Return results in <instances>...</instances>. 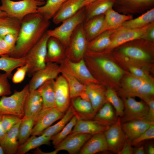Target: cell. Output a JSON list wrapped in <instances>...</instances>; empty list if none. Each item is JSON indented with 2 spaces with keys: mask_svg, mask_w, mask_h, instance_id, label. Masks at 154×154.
<instances>
[{
  "mask_svg": "<svg viewBox=\"0 0 154 154\" xmlns=\"http://www.w3.org/2000/svg\"><path fill=\"white\" fill-rule=\"evenodd\" d=\"M123 94L127 97L137 96L143 100L153 97L154 86L152 80H148L133 75L128 76L123 82Z\"/></svg>",
  "mask_w": 154,
  "mask_h": 154,
  "instance_id": "obj_6",
  "label": "cell"
},
{
  "mask_svg": "<svg viewBox=\"0 0 154 154\" xmlns=\"http://www.w3.org/2000/svg\"><path fill=\"white\" fill-rule=\"evenodd\" d=\"M28 70V66L27 64L18 67L12 77V82L15 84L22 82L27 74Z\"/></svg>",
  "mask_w": 154,
  "mask_h": 154,
  "instance_id": "obj_47",
  "label": "cell"
},
{
  "mask_svg": "<svg viewBox=\"0 0 154 154\" xmlns=\"http://www.w3.org/2000/svg\"><path fill=\"white\" fill-rule=\"evenodd\" d=\"M153 124H154V122L145 119L137 120L121 123V126L126 136L132 141Z\"/></svg>",
  "mask_w": 154,
  "mask_h": 154,
  "instance_id": "obj_19",
  "label": "cell"
},
{
  "mask_svg": "<svg viewBox=\"0 0 154 154\" xmlns=\"http://www.w3.org/2000/svg\"><path fill=\"white\" fill-rule=\"evenodd\" d=\"M18 35V33H11L5 35L3 38L11 47L13 50L17 42Z\"/></svg>",
  "mask_w": 154,
  "mask_h": 154,
  "instance_id": "obj_51",
  "label": "cell"
},
{
  "mask_svg": "<svg viewBox=\"0 0 154 154\" xmlns=\"http://www.w3.org/2000/svg\"><path fill=\"white\" fill-rule=\"evenodd\" d=\"M43 107L42 97L37 90L30 91L25 106V115L23 118L37 116Z\"/></svg>",
  "mask_w": 154,
  "mask_h": 154,
  "instance_id": "obj_20",
  "label": "cell"
},
{
  "mask_svg": "<svg viewBox=\"0 0 154 154\" xmlns=\"http://www.w3.org/2000/svg\"><path fill=\"white\" fill-rule=\"evenodd\" d=\"M9 76L5 72L0 74V96H6L11 93V87L8 79Z\"/></svg>",
  "mask_w": 154,
  "mask_h": 154,
  "instance_id": "obj_46",
  "label": "cell"
},
{
  "mask_svg": "<svg viewBox=\"0 0 154 154\" xmlns=\"http://www.w3.org/2000/svg\"><path fill=\"white\" fill-rule=\"evenodd\" d=\"M104 15V23L101 33L107 31L117 29L132 17L130 15L119 14L112 8L107 11Z\"/></svg>",
  "mask_w": 154,
  "mask_h": 154,
  "instance_id": "obj_22",
  "label": "cell"
},
{
  "mask_svg": "<svg viewBox=\"0 0 154 154\" xmlns=\"http://www.w3.org/2000/svg\"><path fill=\"white\" fill-rule=\"evenodd\" d=\"M133 153L135 154H144L145 151L143 146L142 145L138 148L133 152Z\"/></svg>",
  "mask_w": 154,
  "mask_h": 154,
  "instance_id": "obj_55",
  "label": "cell"
},
{
  "mask_svg": "<svg viewBox=\"0 0 154 154\" xmlns=\"http://www.w3.org/2000/svg\"><path fill=\"white\" fill-rule=\"evenodd\" d=\"M110 126L105 123L95 119H78L70 134L84 133L92 135L97 133H104Z\"/></svg>",
  "mask_w": 154,
  "mask_h": 154,
  "instance_id": "obj_15",
  "label": "cell"
},
{
  "mask_svg": "<svg viewBox=\"0 0 154 154\" xmlns=\"http://www.w3.org/2000/svg\"><path fill=\"white\" fill-rule=\"evenodd\" d=\"M151 27L149 29L144 37L146 36L149 39L153 40L154 39V29L153 27Z\"/></svg>",
  "mask_w": 154,
  "mask_h": 154,
  "instance_id": "obj_53",
  "label": "cell"
},
{
  "mask_svg": "<svg viewBox=\"0 0 154 154\" xmlns=\"http://www.w3.org/2000/svg\"><path fill=\"white\" fill-rule=\"evenodd\" d=\"M71 106L78 119H91L96 114L90 102L80 97L73 99Z\"/></svg>",
  "mask_w": 154,
  "mask_h": 154,
  "instance_id": "obj_23",
  "label": "cell"
},
{
  "mask_svg": "<svg viewBox=\"0 0 154 154\" xmlns=\"http://www.w3.org/2000/svg\"><path fill=\"white\" fill-rule=\"evenodd\" d=\"M82 99L88 101H89V98L85 90L82 91L80 94L79 96Z\"/></svg>",
  "mask_w": 154,
  "mask_h": 154,
  "instance_id": "obj_56",
  "label": "cell"
},
{
  "mask_svg": "<svg viewBox=\"0 0 154 154\" xmlns=\"http://www.w3.org/2000/svg\"><path fill=\"white\" fill-rule=\"evenodd\" d=\"M148 107V111L145 120L154 122V100L153 97H148L143 100Z\"/></svg>",
  "mask_w": 154,
  "mask_h": 154,
  "instance_id": "obj_48",
  "label": "cell"
},
{
  "mask_svg": "<svg viewBox=\"0 0 154 154\" xmlns=\"http://www.w3.org/2000/svg\"><path fill=\"white\" fill-rule=\"evenodd\" d=\"M22 119L17 116L9 114H3L1 117V123L6 133Z\"/></svg>",
  "mask_w": 154,
  "mask_h": 154,
  "instance_id": "obj_44",
  "label": "cell"
},
{
  "mask_svg": "<svg viewBox=\"0 0 154 154\" xmlns=\"http://www.w3.org/2000/svg\"><path fill=\"white\" fill-rule=\"evenodd\" d=\"M129 70L133 76L141 78L151 80L150 77L142 70L137 67L131 66Z\"/></svg>",
  "mask_w": 154,
  "mask_h": 154,
  "instance_id": "obj_50",
  "label": "cell"
},
{
  "mask_svg": "<svg viewBox=\"0 0 154 154\" xmlns=\"http://www.w3.org/2000/svg\"><path fill=\"white\" fill-rule=\"evenodd\" d=\"M92 135L87 133H76L69 134L60 143L54 147L59 151L65 150L70 154L79 153L85 143Z\"/></svg>",
  "mask_w": 154,
  "mask_h": 154,
  "instance_id": "obj_12",
  "label": "cell"
},
{
  "mask_svg": "<svg viewBox=\"0 0 154 154\" xmlns=\"http://www.w3.org/2000/svg\"><path fill=\"white\" fill-rule=\"evenodd\" d=\"M13 50L11 47L0 37V56H9Z\"/></svg>",
  "mask_w": 154,
  "mask_h": 154,
  "instance_id": "obj_49",
  "label": "cell"
},
{
  "mask_svg": "<svg viewBox=\"0 0 154 154\" xmlns=\"http://www.w3.org/2000/svg\"><path fill=\"white\" fill-rule=\"evenodd\" d=\"M23 143L20 145L18 149L17 154H24L29 151L43 145H49L52 137L41 135L39 137L31 135Z\"/></svg>",
  "mask_w": 154,
  "mask_h": 154,
  "instance_id": "obj_28",
  "label": "cell"
},
{
  "mask_svg": "<svg viewBox=\"0 0 154 154\" xmlns=\"http://www.w3.org/2000/svg\"><path fill=\"white\" fill-rule=\"evenodd\" d=\"M104 14H102L83 22V29L88 41L93 39L101 33L104 25Z\"/></svg>",
  "mask_w": 154,
  "mask_h": 154,
  "instance_id": "obj_26",
  "label": "cell"
},
{
  "mask_svg": "<svg viewBox=\"0 0 154 154\" xmlns=\"http://www.w3.org/2000/svg\"><path fill=\"white\" fill-rule=\"evenodd\" d=\"M121 53L125 56L136 60H148L150 56L147 53L141 48L134 46H127L121 48Z\"/></svg>",
  "mask_w": 154,
  "mask_h": 154,
  "instance_id": "obj_42",
  "label": "cell"
},
{
  "mask_svg": "<svg viewBox=\"0 0 154 154\" xmlns=\"http://www.w3.org/2000/svg\"><path fill=\"white\" fill-rule=\"evenodd\" d=\"M49 37L46 32L25 56L28 66L27 74L29 77L46 66L47 43Z\"/></svg>",
  "mask_w": 154,
  "mask_h": 154,
  "instance_id": "obj_5",
  "label": "cell"
},
{
  "mask_svg": "<svg viewBox=\"0 0 154 154\" xmlns=\"http://www.w3.org/2000/svg\"><path fill=\"white\" fill-rule=\"evenodd\" d=\"M38 0L42 1H46V0Z\"/></svg>",
  "mask_w": 154,
  "mask_h": 154,
  "instance_id": "obj_62",
  "label": "cell"
},
{
  "mask_svg": "<svg viewBox=\"0 0 154 154\" xmlns=\"http://www.w3.org/2000/svg\"><path fill=\"white\" fill-rule=\"evenodd\" d=\"M67 0H46L44 5L38 7L37 13L50 20L54 17Z\"/></svg>",
  "mask_w": 154,
  "mask_h": 154,
  "instance_id": "obj_32",
  "label": "cell"
},
{
  "mask_svg": "<svg viewBox=\"0 0 154 154\" xmlns=\"http://www.w3.org/2000/svg\"><path fill=\"white\" fill-rule=\"evenodd\" d=\"M63 74L68 85L70 98H74L79 97L80 94L86 89V86L82 84L74 76L63 72Z\"/></svg>",
  "mask_w": 154,
  "mask_h": 154,
  "instance_id": "obj_39",
  "label": "cell"
},
{
  "mask_svg": "<svg viewBox=\"0 0 154 154\" xmlns=\"http://www.w3.org/2000/svg\"><path fill=\"white\" fill-rule=\"evenodd\" d=\"M111 105L108 101L106 102L96 113L94 119L110 126L116 123L118 118Z\"/></svg>",
  "mask_w": 154,
  "mask_h": 154,
  "instance_id": "obj_34",
  "label": "cell"
},
{
  "mask_svg": "<svg viewBox=\"0 0 154 154\" xmlns=\"http://www.w3.org/2000/svg\"><path fill=\"white\" fill-rule=\"evenodd\" d=\"M85 0H67L52 19L55 24H58L75 14L83 7Z\"/></svg>",
  "mask_w": 154,
  "mask_h": 154,
  "instance_id": "obj_16",
  "label": "cell"
},
{
  "mask_svg": "<svg viewBox=\"0 0 154 154\" xmlns=\"http://www.w3.org/2000/svg\"><path fill=\"white\" fill-rule=\"evenodd\" d=\"M37 116L22 119L18 132V139L19 145L25 143L31 135Z\"/></svg>",
  "mask_w": 154,
  "mask_h": 154,
  "instance_id": "obj_38",
  "label": "cell"
},
{
  "mask_svg": "<svg viewBox=\"0 0 154 154\" xmlns=\"http://www.w3.org/2000/svg\"><path fill=\"white\" fill-rule=\"evenodd\" d=\"M60 72L56 63L48 62L43 68L35 72L28 84L30 91L37 90L46 81L57 78Z\"/></svg>",
  "mask_w": 154,
  "mask_h": 154,
  "instance_id": "obj_11",
  "label": "cell"
},
{
  "mask_svg": "<svg viewBox=\"0 0 154 154\" xmlns=\"http://www.w3.org/2000/svg\"><path fill=\"white\" fill-rule=\"evenodd\" d=\"M78 119L77 117L74 115L60 132L51 137V140L54 147L58 145L70 134Z\"/></svg>",
  "mask_w": 154,
  "mask_h": 154,
  "instance_id": "obj_43",
  "label": "cell"
},
{
  "mask_svg": "<svg viewBox=\"0 0 154 154\" xmlns=\"http://www.w3.org/2000/svg\"><path fill=\"white\" fill-rule=\"evenodd\" d=\"M105 94L107 101L114 108L117 117H121L123 115L124 109V104L123 101L118 97L116 92L110 88L107 89Z\"/></svg>",
  "mask_w": 154,
  "mask_h": 154,
  "instance_id": "obj_41",
  "label": "cell"
},
{
  "mask_svg": "<svg viewBox=\"0 0 154 154\" xmlns=\"http://www.w3.org/2000/svg\"><path fill=\"white\" fill-rule=\"evenodd\" d=\"M151 25L138 29H129L122 27L112 34L108 48H112L126 42L143 37L151 27Z\"/></svg>",
  "mask_w": 154,
  "mask_h": 154,
  "instance_id": "obj_10",
  "label": "cell"
},
{
  "mask_svg": "<svg viewBox=\"0 0 154 154\" xmlns=\"http://www.w3.org/2000/svg\"><path fill=\"white\" fill-rule=\"evenodd\" d=\"M58 152V151L56 150L49 152H44L38 147L33 152V153L35 154H56Z\"/></svg>",
  "mask_w": 154,
  "mask_h": 154,
  "instance_id": "obj_54",
  "label": "cell"
},
{
  "mask_svg": "<svg viewBox=\"0 0 154 154\" xmlns=\"http://www.w3.org/2000/svg\"><path fill=\"white\" fill-rule=\"evenodd\" d=\"M64 113L56 108L42 109L37 116L31 135H40L46 129L56 121L60 119Z\"/></svg>",
  "mask_w": 154,
  "mask_h": 154,
  "instance_id": "obj_8",
  "label": "cell"
},
{
  "mask_svg": "<svg viewBox=\"0 0 154 154\" xmlns=\"http://www.w3.org/2000/svg\"><path fill=\"white\" fill-rule=\"evenodd\" d=\"M95 61L104 72L115 80H119L124 73L123 70L111 60L100 58H96Z\"/></svg>",
  "mask_w": 154,
  "mask_h": 154,
  "instance_id": "obj_27",
  "label": "cell"
},
{
  "mask_svg": "<svg viewBox=\"0 0 154 154\" xmlns=\"http://www.w3.org/2000/svg\"><path fill=\"white\" fill-rule=\"evenodd\" d=\"M7 15L5 13L0 10V18Z\"/></svg>",
  "mask_w": 154,
  "mask_h": 154,
  "instance_id": "obj_60",
  "label": "cell"
},
{
  "mask_svg": "<svg viewBox=\"0 0 154 154\" xmlns=\"http://www.w3.org/2000/svg\"><path fill=\"white\" fill-rule=\"evenodd\" d=\"M123 103V114L120 118L121 123L145 119L148 111V107L146 103L137 101L131 97H127Z\"/></svg>",
  "mask_w": 154,
  "mask_h": 154,
  "instance_id": "obj_7",
  "label": "cell"
},
{
  "mask_svg": "<svg viewBox=\"0 0 154 154\" xmlns=\"http://www.w3.org/2000/svg\"><path fill=\"white\" fill-rule=\"evenodd\" d=\"M1 115H0V140L5 136L6 133L3 129L1 122Z\"/></svg>",
  "mask_w": 154,
  "mask_h": 154,
  "instance_id": "obj_57",
  "label": "cell"
},
{
  "mask_svg": "<svg viewBox=\"0 0 154 154\" xmlns=\"http://www.w3.org/2000/svg\"><path fill=\"white\" fill-rule=\"evenodd\" d=\"M0 10L5 13L7 16L15 18L22 22L26 16L37 13L39 7L43 5L44 1L38 0H1Z\"/></svg>",
  "mask_w": 154,
  "mask_h": 154,
  "instance_id": "obj_2",
  "label": "cell"
},
{
  "mask_svg": "<svg viewBox=\"0 0 154 154\" xmlns=\"http://www.w3.org/2000/svg\"><path fill=\"white\" fill-rule=\"evenodd\" d=\"M114 2V0H96L84 7L85 11L84 21L95 17L104 14L113 8Z\"/></svg>",
  "mask_w": 154,
  "mask_h": 154,
  "instance_id": "obj_21",
  "label": "cell"
},
{
  "mask_svg": "<svg viewBox=\"0 0 154 154\" xmlns=\"http://www.w3.org/2000/svg\"><path fill=\"white\" fill-rule=\"evenodd\" d=\"M22 120L7 132L4 137L0 140V145L5 154L17 153L19 145L18 139L19 130Z\"/></svg>",
  "mask_w": 154,
  "mask_h": 154,
  "instance_id": "obj_17",
  "label": "cell"
},
{
  "mask_svg": "<svg viewBox=\"0 0 154 154\" xmlns=\"http://www.w3.org/2000/svg\"><path fill=\"white\" fill-rule=\"evenodd\" d=\"M96 0H85L83 4V7H84Z\"/></svg>",
  "mask_w": 154,
  "mask_h": 154,
  "instance_id": "obj_59",
  "label": "cell"
},
{
  "mask_svg": "<svg viewBox=\"0 0 154 154\" xmlns=\"http://www.w3.org/2000/svg\"><path fill=\"white\" fill-rule=\"evenodd\" d=\"M116 30H109L100 34L90 43L89 45V48L93 50H98L108 47L111 43L112 35Z\"/></svg>",
  "mask_w": 154,
  "mask_h": 154,
  "instance_id": "obj_37",
  "label": "cell"
},
{
  "mask_svg": "<svg viewBox=\"0 0 154 154\" xmlns=\"http://www.w3.org/2000/svg\"><path fill=\"white\" fill-rule=\"evenodd\" d=\"M114 6L122 10L147 9L153 6L154 0H114Z\"/></svg>",
  "mask_w": 154,
  "mask_h": 154,
  "instance_id": "obj_29",
  "label": "cell"
},
{
  "mask_svg": "<svg viewBox=\"0 0 154 154\" xmlns=\"http://www.w3.org/2000/svg\"><path fill=\"white\" fill-rule=\"evenodd\" d=\"M26 63L25 57L17 58L10 56H3L0 57V70L4 71L10 76L15 69Z\"/></svg>",
  "mask_w": 154,
  "mask_h": 154,
  "instance_id": "obj_36",
  "label": "cell"
},
{
  "mask_svg": "<svg viewBox=\"0 0 154 154\" xmlns=\"http://www.w3.org/2000/svg\"><path fill=\"white\" fill-rule=\"evenodd\" d=\"M85 91L96 114L107 102L105 96L106 91L100 87L92 84L86 86Z\"/></svg>",
  "mask_w": 154,
  "mask_h": 154,
  "instance_id": "obj_25",
  "label": "cell"
},
{
  "mask_svg": "<svg viewBox=\"0 0 154 154\" xmlns=\"http://www.w3.org/2000/svg\"><path fill=\"white\" fill-rule=\"evenodd\" d=\"M121 124L120 117H118L116 122L110 126L104 132L108 150L118 154L127 137L122 129Z\"/></svg>",
  "mask_w": 154,
  "mask_h": 154,
  "instance_id": "obj_9",
  "label": "cell"
},
{
  "mask_svg": "<svg viewBox=\"0 0 154 154\" xmlns=\"http://www.w3.org/2000/svg\"><path fill=\"white\" fill-rule=\"evenodd\" d=\"M154 20V9H151L139 17L124 22L122 27L129 29L141 28L151 24Z\"/></svg>",
  "mask_w": 154,
  "mask_h": 154,
  "instance_id": "obj_31",
  "label": "cell"
},
{
  "mask_svg": "<svg viewBox=\"0 0 154 154\" xmlns=\"http://www.w3.org/2000/svg\"><path fill=\"white\" fill-rule=\"evenodd\" d=\"M21 22L7 15L0 18V37L3 38L11 33H19Z\"/></svg>",
  "mask_w": 154,
  "mask_h": 154,
  "instance_id": "obj_30",
  "label": "cell"
},
{
  "mask_svg": "<svg viewBox=\"0 0 154 154\" xmlns=\"http://www.w3.org/2000/svg\"><path fill=\"white\" fill-rule=\"evenodd\" d=\"M50 24L49 20L38 13L25 17L21 22L15 47L9 56L17 58L25 57L46 33Z\"/></svg>",
  "mask_w": 154,
  "mask_h": 154,
  "instance_id": "obj_1",
  "label": "cell"
},
{
  "mask_svg": "<svg viewBox=\"0 0 154 154\" xmlns=\"http://www.w3.org/2000/svg\"><path fill=\"white\" fill-rule=\"evenodd\" d=\"M154 138V124H153L139 136L132 140L131 144L132 146H136L143 141Z\"/></svg>",
  "mask_w": 154,
  "mask_h": 154,
  "instance_id": "obj_45",
  "label": "cell"
},
{
  "mask_svg": "<svg viewBox=\"0 0 154 154\" xmlns=\"http://www.w3.org/2000/svg\"><path fill=\"white\" fill-rule=\"evenodd\" d=\"M4 152L2 148L0 145V154H4Z\"/></svg>",
  "mask_w": 154,
  "mask_h": 154,
  "instance_id": "obj_61",
  "label": "cell"
},
{
  "mask_svg": "<svg viewBox=\"0 0 154 154\" xmlns=\"http://www.w3.org/2000/svg\"><path fill=\"white\" fill-rule=\"evenodd\" d=\"M92 135L82 146L80 154H94L108 150L104 133Z\"/></svg>",
  "mask_w": 154,
  "mask_h": 154,
  "instance_id": "obj_18",
  "label": "cell"
},
{
  "mask_svg": "<svg viewBox=\"0 0 154 154\" xmlns=\"http://www.w3.org/2000/svg\"><path fill=\"white\" fill-rule=\"evenodd\" d=\"M30 92L29 84L20 91H15L9 96H2L0 99V115H13L22 119L25 115V103Z\"/></svg>",
  "mask_w": 154,
  "mask_h": 154,
  "instance_id": "obj_3",
  "label": "cell"
},
{
  "mask_svg": "<svg viewBox=\"0 0 154 154\" xmlns=\"http://www.w3.org/2000/svg\"><path fill=\"white\" fill-rule=\"evenodd\" d=\"M54 85V79L50 80L45 82L37 89L42 99V108L56 107Z\"/></svg>",
  "mask_w": 154,
  "mask_h": 154,
  "instance_id": "obj_24",
  "label": "cell"
},
{
  "mask_svg": "<svg viewBox=\"0 0 154 154\" xmlns=\"http://www.w3.org/2000/svg\"><path fill=\"white\" fill-rule=\"evenodd\" d=\"M68 62L69 69L75 76L84 81L96 82L95 79L88 69L83 59L77 63L70 61Z\"/></svg>",
  "mask_w": 154,
  "mask_h": 154,
  "instance_id": "obj_33",
  "label": "cell"
},
{
  "mask_svg": "<svg viewBox=\"0 0 154 154\" xmlns=\"http://www.w3.org/2000/svg\"><path fill=\"white\" fill-rule=\"evenodd\" d=\"M148 153L149 154H154V147L152 145H149L148 147Z\"/></svg>",
  "mask_w": 154,
  "mask_h": 154,
  "instance_id": "obj_58",
  "label": "cell"
},
{
  "mask_svg": "<svg viewBox=\"0 0 154 154\" xmlns=\"http://www.w3.org/2000/svg\"><path fill=\"white\" fill-rule=\"evenodd\" d=\"M56 107L64 113L69 107L70 93L67 82L64 76H60L55 81Z\"/></svg>",
  "mask_w": 154,
  "mask_h": 154,
  "instance_id": "obj_14",
  "label": "cell"
},
{
  "mask_svg": "<svg viewBox=\"0 0 154 154\" xmlns=\"http://www.w3.org/2000/svg\"><path fill=\"white\" fill-rule=\"evenodd\" d=\"M84 7L73 16L63 21L58 27L48 30L46 33L50 37H53L65 45L68 44L72 35L76 27L85 20Z\"/></svg>",
  "mask_w": 154,
  "mask_h": 154,
  "instance_id": "obj_4",
  "label": "cell"
},
{
  "mask_svg": "<svg viewBox=\"0 0 154 154\" xmlns=\"http://www.w3.org/2000/svg\"><path fill=\"white\" fill-rule=\"evenodd\" d=\"M74 115L72 107L71 106H69L60 120L54 125L45 129L41 135L49 137H52L56 135L63 128Z\"/></svg>",
  "mask_w": 154,
  "mask_h": 154,
  "instance_id": "obj_35",
  "label": "cell"
},
{
  "mask_svg": "<svg viewBox=\"0 0 154 154\" xmlns=\"http://www.w3.org/2000/svg\"><path fill=\"white\" fill-rule=\"evenodd\" d=\"M83 23L76 28L68 44H70V53L77 59L82 57L87 46L88 40L84 31Z\"/></svg>",
  "mask_w": 154,
  "mask_h": 154,
  "instance_id": "obj_13",
  "label": "cell"
},
{
  "mask_svg": "<svg viewBox=\"0 0 154 154\" xmlns=\"http://www.w3.org/2000/svg\"><path fill=\"white\" fill-rule=\"evenodd\" d=\"M132 146L131 140L127 137L123 146L119 154H132L133 153V151Z\"/></svg>",
  "mask_w": 154,
  "mask_h": 154,
  "instance_id": "obj_52",
  "label": "cell"
},
{
  "mask_svg": "<svg viewBox=\"0 0 154 154\" xmlns=\"http://www.w3.org/2000/svg\"><path fill=\"white\" fill-rule=\"evenodd\" d=\"M56 38L49 37L47 43V51L46 62H50L59 57L62 53V49L60 42Z\"/></svg>",
  "mask_w": 154,
  "mask_h": 154,
  "instance_id": "obj_40",
  "label": "cell"
}]
</instances>
